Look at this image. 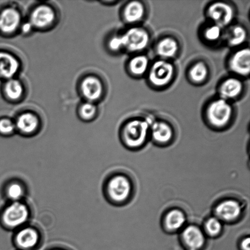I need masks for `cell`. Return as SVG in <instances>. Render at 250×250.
Segmentation results:
<instances>
[{
    "instance_id": "obj_10",
    "label": "cell",
    "mask_w": 250,
    "mask_h": 250,
    "mask_svg": "<svg viewBox=\"0 0 250 250\" xmlns=\"http://www.w3.org/2000/svg\"><path fill=\"white\" fill-rule=\"evenodd\" d=\"M180 50V45L177 39L170 36H164L159 39L154 49L158 59L167 61L176 58Z\"/></svg>"
},
{
    "instance_id": "obj_28",
    "label": "cell",
    "mask_w": 250,
    "mask_h": 250,
    "mask_svg": "<svg viewBox=\"0 0 250 250\" xmlns=\"http://www.w3.org/2000/svg\"><path fill=\"white\" fill-rule=\"evenodd\" d=\"M222 222L217 217L209 218L207 220L205 225L206 232L210 236H217L222 231Z\"/></svg>"
},
{
    "instance_id": "obj_1",
    "label": "cell",
    "mask_w": 250,
    "mask_h": 250,
    "mask_svg": "<svg viewBox=\"0 0 250 250\" xmlns=\"http://www.w3.org/2000/svg\"><path fill=\"white\" fill-rule=\"evenodd\" d=\"M234 110L231 102L218 97L207 104L205 111L207 121L215 128H223L228 126L234 117Z\"/></svg>"
},
{
    "instance_id": "obj_25",
    "label": "cell",
    "mask_w": 250,
    "mask_h": 250,
    "mask_svg": "<svg viewBox=\"0 0 250 250\" xmlns=\"http://www.w3.org/2000/svg\"><path fill=\"white\" fill-rule=\"evenodd\" d=\"M224 29L217 24L211 23L203 28L202 33V38L208 43H216L224 38Z\"/></svg>"
},
{
    "instance_id": "obj_3",
    "label": "cell",
    "mask_w": 250,
    "mask_h": 250,
    "mask_svg": "<svg viewBox=\"0 0 250 250\" xmlns=\"http://www.w3.org/2000/svg\"><path fill=\"white\" fill-rule=\"evenodd\" d=\"M151 120L134 119L127 122L124 128L125 144L130 148H139L143 146L150 129Z\"/></svg>"
},
{
    "instance_id": "obj_30",
    "label": "cell",
    "mask_w": 250,
    "mask_h": 250,
    "mask_svg": "<svg viewBox=\"0 0 250 250\" xmlns=\"http://www.w3.org/2000/svg\"><path fill=\"white\" fill-rule=\"evenodd\" d=\"M16 129V125L11 120L4 119L0 121V132L2 134H12Z\"/></svg>"
},
{
    "instance_id": "obj_19",
    "label": "cell",
    "mask_w": 250,
    "mask_h": 250,
    "mask_svg": "<svg viewBox=\"0 0 250 250\" xmlns=\"http://www.w3.org/2000/svg\"><path fill=\"white\" fill-rule=\"evenodd\" d=\"M228 28L227 33H224L228 45L232 48H238L246 42L248 33L244 26L239 24H232Z\"/></svg>"
},
{
    "instance_id": "obj_22",
    "label": "cell",
    "mask_w": 250,
    "mask_h": 250,
    "mask_svg": "<svg viewBox=\"0 0 250 250\" xmlns=\"http://www.w3.org/2000/svg\"><path fill=\"white\" fill-rule=\"evenodd\" d=\"M17 129L21 133L29 134L33 133L38 128L39 122L38 117L30 112L21 114L17 119Z\"/></svg>"
},
{
    "instance_id": "obj_7",
    "label": "cell",
    "mask_w": 250,
    "mask_h": 250,
    "mask_svg": "<svg viewBox=\"0 0 250 250\" xmlns=\"http://www.w3.org/2000/svg\"><path fill=\"white\" fill-rule=\"evenodd\" d=\"M228 65L231 72L237 77H248L250 71L249 48L244 47L235 51L230 56Z\"/></svg>"
},
{
    "instance_id": "obj_24",
    "label": "cell",
    "mask_w": 250,
    "mask_h": 250,
    "mask_svg": "<svg viewBox=\"0 0 250 250\" xmlns=\"http://www.w3.org/2000/svg\"><path fill=\"white\" fill-rule=\"evenodd\" d=\"M186 221L185 215L180 209L171 210L165 217L166 226L170 231H176L182 229Z\"/></svg>"
},
{
    "instance_id": "obj_9",
    "label": "cell",
    "mask_w": 250,
    "mask_h": 250,
    "mask_svg": "<svg viewBox=\"0 0 250 250\" xmlns=\"http://www.w3.org/2000/svg\"><path fill=\"white\" fill-rule=\"evenodd\" d=\"M219 97L231 102L241 97L244 90V84L241 78L233 76L225 78L220 84Z\"/></svg>"
},
{
    "instance_id": "obj_33",
    "label": "cell",
    "mask_w": 250,
    "mask_h": 250,
    "mask_svg": "<svg viewBox=\"0 0 250 250\" xmlns=\"http://www.w3.org/2000/svg\"><path fill=\"white\" fill-rule=\"evenodd\" d=\"M33 26L31 25L30 23H28L26 24H24V25L22 26V30L24 32V33H29V31L31 30V29L33 28Z\"/></svg>"
},
{
    "instance_id": "obj_31",
    "label": "cell",
    "mask_w": 250,
    "mask_h": 250,
    "mask_svg": "<svg viewBox=\"0 0 250 250\" xmlns=\"http://www.w3.org/2000/svg\"><path fill=\"white\" fill-rule=\"evenodd\" d=\"M109 47L110 50L113 51L124 50L123 42L121 35L112 36L109 41Z\"/></svg>"
},
{
    "instance_id": "obj_8",
    "label": "cell",
    "mask_w": 250,
    "mask_h": 250,
    "mask_svg": "<svg viewBox=\"0 0 250 250\" xmlns=\"http://www.w3.org/2000/svg\"><path fill=\"white\" fill-rule=\"evenodd\" d=\"M107 192L109 197L114 202H124L131 194V183L126 176H115L107 184Z\"/></svg>"
},
{
    "instance_id": "obj_13",
    "label": "cell",
    "mask_w": 250,
    "mask_h": 250,
    "mask_svg": "<svg viewBox=\"0 0 250 250\" xmlns=\"http://www.w3.org/2000/svg\"><path fill=\"white\" fill-rule=\"evenodd\" d=\"M146 5L140 1H131L125 5L123 10L124 21L126 23L135 26L146 17Z\"/></svg>"
},
{
    "instance_id": "obj_15",
    "label": "cell",
    "mask_w": 250,
    "mask_h": 250,
    "mask_svg": "<svg viewBox=\"0 0 250 250\" xmlns=\"http://www.w3.org/2000/svg\"><path fill=\"white\" fill-rule=\"evenodd\" d=\"M21 16L14 7L2 10L0 13V31L6 34L14 33L21 24Z\"/></svg>"
},
{
    "instance_id": "obj_26",
    "label": "cell",
    "mask_w": 250,
    "mask_h": 250,
    "mask_svg": "<svg viewBox=\"0 0 250 250\" xmlns=\"http://www.w3.org/2000/svg\"><path fill=\"white\" fill-rule=\"evenodd\" d=\"M4 90L6 96L13 101L21 99L24 91L21 83L15 79L7 81L4 85Z\"/></svg>"
},
{
    "instance_id": "obj_11",
    "label": "cell",
    "mask_w": 250,
    "mask_h": 250,
    "mask_svg": "<svg viewBox=\"0 0 250 250\" xmlns=\"http://www.w3.org/2000/svg\"><path fill=\"white\" fill-rule=\"evenodd\" d=\"M242 210L241 205L237 201L225 200L220 202L215 208V217L221 222L234 221L240 217Z\"/></svg>"
},
{
    "instance_id": "obj_12",
    "label": "cell",
    "mask_w": 250,
    "mask_h": 250,
    "mask_svg": "<svg viewBox=\"0 0 250 250\" xmlns=\"http://www.w3.org/2000/svg\"><path fill=\"white\" fill-rule=\"evenodd\" d=\"M55 17V12L51 7L47 5H41L32 11L29 23L33 28L44 29L53 23Z\"/></svg>"
},
{
    "instance_id": "obj_14",
    "label": "cell",
    "mask_w": 250,
    "mask_h": 250,
    "mask_svg": "<svg viewBox=\"0 0 250 250\" xmlns=\"http://www.w3.org/2000/svg\"><path fill=\"white\" fill-rule=\"evenodd\" d=\"M81 90L88 102L94 103L102 96L104 86L99 78L90 76L83 80L81 84Z\"/></svg>"
},
{
    "instance_id": "obj_29",
    "label": "cell",
    "mask_w": 250,
    "mask_h": 250,
    "mask_svg": "<svg viewBox=\"0 0 250 250\" xmlns=\"http://www.w3.org/2000/svg\"><path fill=\"white\" fill-rule=\"evenodd\" d=\"M96 113L97 107L93 103H85V104H83L80 107V116L85 120L92 119Z\"/></svg>"
},
{
    "instance_id": "obj_16",
    "label": "cell",
    "mask_w": 250,
    "mask_h": 250,
    "mask_svg": "<svg viewBox=\"0 0 250 250\" xmlns=\"http://www.w3.org/2000/svg\"><path fill=\"white\" fill-rule=\"evenodd\" d=\"M182 239L188 250H200L205 244L204 233L195 225L185 228L182 232Z\"/></svg>"
},
{
    "instance_id": "obj_32",
    "label": "cell",
    "mask_w": 250,
    "mask_h": 250,
    "mask_svg": "<svg viewBox=\"0 0 250 250\" xmlns=\"http://www.w3.org/2000/svg\"><path fill=\"white\" fill-rule=\"evenodd\" d=\"M241 249L242 250H250V238L244 239L242 241L241 243Z\"/></svg>"
},
{
    "instance_id": "obj_2",
    "label": "cell",
    "mask_w": 250,
    "mask_h": 250,
    "mask_svg": "<svg viewBox=\"0 0 250 250\" xmlns=\"http://www.w3.org/2000/svg\"><path fill=\"white\" fill-rule=\"evenodd\" d=\"M175 71V66L171 61L158 59L149 66L146 74L148 82L157 89L166 87L172 82Z\"/></svg>"
},
{
    "instance_id": "obj_4",
    "label": "cell",
    "mask_w": 250,
    "mask_h": 250,
    "mask_svg": "<svg viewBox=\"0 0 250 250\" xmlns=\"http://www.w3.org/2000/svg\"><path fill=\"white\" fill-rule=\"evenodd\" d=\"M124 50L139 54L148 47L151 41L150 34L146 29L132 26L121 34Z\"/></svg>"
},
{
    "instance_id": "obj_5",
    "label": "cell",
    "mask_w": 250,
    "mask_h": 250,
    "mask_svg": "<svg viewBox=\"0 0 250 250\" xmlns=\"http://www.w3.org/2000/svg\"><path fill=\"white\" fill-rule=\"evenodd\" d=\"M207 16L211 23L222 28H229L236 18V9L232 4L225 1H215L208 6Z\"/></svg>"
},
{
    "instance_id": "obj_6",
    "label": "cell",
    "mask_w": 250,
    "mask_h": 250,
    "mask_svg": "<svg viewBox=\"0 0 250 250\" xmlns=\"http://www.w3.org/2000/svg\"><path fill=\"white\" fill-rule=\"evenodd\" d=\"M29 215L28 208L25 205L20 202H12L4 210L2 220L7 227L14 229L25 224Z\"/></svg>"
},
{
    "instance_id": "obj_18",
    "label": "cell",
    "mask_w": 250,
    "mask_h": 250,
    "mask_svg": "<svg viewBox=\"0 0 250 250\" xmlns=\"http://www.w3.org/2000/svg\"><path fill=\"white\" fill-rule=\"evenodd\" d=\"M20 62L11 54L0 52V77L12 79L19 72Z\"/></svg>"
},
{
    "instance_id": "obj_21",
    "label": "cell",
    "mask_w": 250,
    "mask_h": 250,
    "mask_svg": "<svg viewBox=\"0 0 250 250\" xmlns=\"http://www.w3.org/2000/svg\"><path fill=\"white\" fill-rule=\"evenodd\" d=\"M39 235L36 230L31 228L22 229L17 234L16 244L21 248L29 250L34 248L38 244Z\"/></svg>"
},
{
    "instance_id": "obj_27",
    "label": "cell",
    "mask_w": 250,
    "mask_h": 250,
    "mask_svg": "<svg viewBox=\"0 0 250 250\" xmlns=\"http://www.w3.org/2000/svg\"><path fill=\"white\" fill-rule=\"evenodd\" d=\"M24 188L19 183H12L6 188L7 197L13 202H19L24 197Z\"/></svg>"
},
{
    "instance_id": "obj_23",
    "label": "cell",
    "mask_w": 250,
    "mask_h": 250,
    "mask_svg": "<svg viewBox=\"0 0 250 250\" xmlns=\"http://www.w3.org/2000/svg\"><path fill=\"white\" fill-rule=\"evenodd\" d=\"M209 74V68L203 61L193 63L188 70V77L195 84H202L207 81Z\"/></svg>"
},
{
    "instance_id": "obj_17",
    "label": "cell",
    "mask_w": 250,
    "mask_h": 250,
    "mask_svg": "<svg viewBox=\"0 0 250 250\" xmlns=\"http://www.w3.org/2000/svg\"><path fill=\"white\" fill-rule=\"evenodd\" d=\"M149 132H151L154 141L160 144L170 142L173 135L172 127L167 122L163 121L151 120Z\"/></svg>"
},
{
    "instance_id": "obj_20",
    "label": "cell",
    "mask_w": 250,
    "mask_h": 250,
    "mask_svg": "<svg viewBox=\"0 0 250 250\" xmlns=\"http://www.w3.org/2000/svg\"><path fill=\"white\" fill-rule=\"evenodd\" d=\"M150 64L148 56L143 54H136L129 60L127 69L133 77H142L147 74Z\"/></svg>"
}]
</instances>
